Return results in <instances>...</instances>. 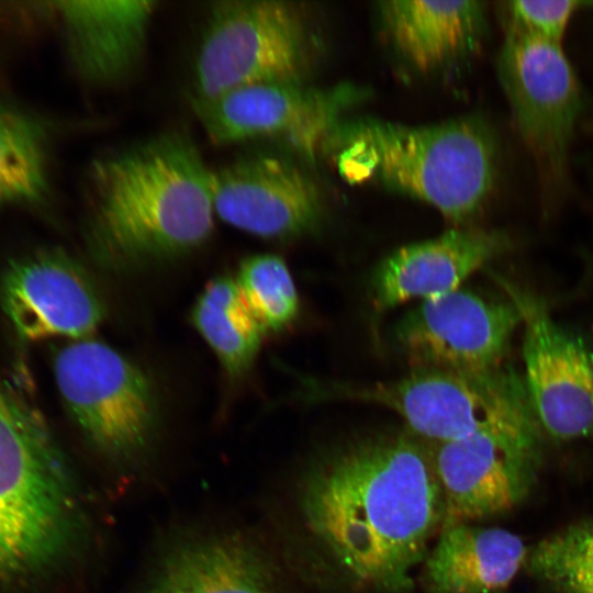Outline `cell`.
Segmentation results:
<instances>
[{"instance_id": "obj_1", "label": "cell", "mask_w": 593, "mask_h": 593, "mask_svg": "<svg viewBox=\"0 0 593 593\" xmlns=\"http://www.w3.org/2000/svg\"><path fill=\"white\" fill-rule=\"evenodd\" d=\"M298 502L307 532L334 564L355 583L387 593L413 588L443 521L430 450L412 433L333 449L305 471Z\"/></svg>"}, {"instance_id": "obj_2", "label": "cell", "mask_w": 593, "mask_h": 593, "mask_svg": "<svg viewBox=\"0 0 593 593\" xmlns=\"http://www.w3.org/2000/svg\"><path fill=\"white\" fill-rule=\"evenodd\" d=\"M88 178L85 238L105 268L170 259L212 233V170L187 133L163 132L102 154Z\"/></svg>"}, {"instance_id": "obj_3", "label": "cell", "mask_w": 593, "mask_h": 593, "mask_svg": "<svg viewBox=\"0 0 593 593\" xmlns=\"http://www.w3.org/2000/svg\"><path fill=\"white\" fill-rule=\"evenodd\" d=\"M323 148L348 181L374 180L454 223L474 216L496 181L495 135L474 116L417 126L370 118L339 122Z\"/></svg>"}, {"instance_id": "obj_4", "label": "cell", "mask_w": 593, "mask_h": 593, "mask_svg": "<svg viewBox=\"0 0 593 593\" xmlns=\"http://www.w3.org/2000/svg\"><path fill=\"white\" fill-rule=\"evenodd\" d=\"M74 482L42 415L0 379V572L61 557L79 533Z\"/></svg>"}, {"instance_id": "obj_5", "label": "cell", "mask_w": 593, "mask_h": 593, "mask_svg": "<svg viewBox=\"0 0 593 593\" xmlns=\"http://www.w3.org/2000/svg\"><path fill=\"white\" fill-rule=\"evenodd\" d=\"M310 400L377 404L402 417L410 433L435 444L470 436L530 409L523 381L506 367L482 372L413 369L373 383H305Z\"/></svg>"}, {"instance_id": "obj_6", "label": "cell", "mask_w": 593, "mask_h": 593, "mask_svg": "<svg viewBox=\"0 0 593 593\" xmlns=\"http://www.w3.org/2000/svg\"><path fill=\"white\" fill-rule=\"evenodd\" d=\"M310 53L304 20L291 3L216 2L195 54L191 99L255 83H301Z\"/></svg>"}, {"instance_id": "obj_7", "label": "cell", "mask_w": 593, "mask_h": 593, "mask_svg": "<svg viewBox=\"0 0 593 593\" xmlns=\"http://www.w3.org/2000/svg\"><path fill=\"white\" fill-rule=\"evenodd\" d=\"M58 390L89 443L114 461H130L150 444L157 401L144 372L112 347L80 339L54 358Z\"/></svg>"}, {"instance_id": "obj_8", "label": "cell", "mask_w": 593, "mask_h": 593, "mask_svg": "<svg viewBox=\"0 0 593 593\" xmlns=\"http://www.w3.org/2000/svg\"><path fill=\"white\" fill-rule=\"evenodd\" d=\"M537 428L528 410L465 438L435 444L430 455L443 496L440 529L504 513L523 501L538 462Z\"/></svg>"}, {"instance_id": "obj_9", "label": "cell", "mask_w": 593, "mask_h": 593, "mask_svg": "<svg viewBox=\"0 0 593 593\" xmlns=\"http://www.w3.org/2000/svg\"><path fill=\"white\" fill-rule=\"evenodd\" d=\"M497 72L514 124L541 176L560 184L584 99L561 43L507 27Z\"/></svg>"}, {"instance_id": "obj_10", "label": "cell", "mask_w": 593, "mask_h": 593, "mask_svg": "<svg viewBox=\"0 0 593 593\" xmlns=\"http://www.w3.org/2000/svg\"><path fill=\"white\" fill-rule=\"evenodd\" d=\"M501 282L521 314L523 384L538 426L557 440L593 438V348L536 295Z\"/></svg>"}, {"instance_id": "obj_11", "label": "cell", "mask_w": 593, "mask_h": 593, "mask_svg": "<svg viewBox=\"0 0 593 593\" xmlns=\"http://www.w3.org/2000/svg\"><path fill=\"white\" fill-rule=\"evenodd\" d=\"M521 314L511 301L457 289L424 300L393 329L413 369L482 372L502 366Z\"/></svg>"}, {"instance_id": "obj_12", "label": "cell", "mask_w": 593, "mask_h": 593, "mask_svg": "<svg viewBox=\"0 0 593 593\" xmlns=\"http://www.w3.org/2000/svg\"><path fill=\"white\" fill-rule=\"evenodd\" d=\"M357 97L348 87L320 90L301 83L266 82L191 99V105L216 145L279 135L312 159Z\"/></svg>"}, {"instance_id": "obj_13", "label": "cell", "mask_w": 593, "mask_h": 593, "mask_svg": "<svg viewBox=\"0 0 593 593\" xmlns=\"http://www.w3.org/2000/svg\"><path fill=\"white\" fill-rule=\"evenodd\" d=\"M214 213L223 222L265 238H288L314 228L320 192L305 172L279 155L246 152L212 170Z\"/></svg>"}, {"instance_id": "obj_14", "label": "cell", "mask_w": 593, "mask_h": 593, "mask_svg": "<svg viewBox=\"0 0 593 593\" xmlns=\"http://www.w3.org/2000/svg\"><path fill=\"white\" fill-rule=\"evenodd\" d=\"M2 309L25 340L86 338L103 316L99 294L87 271L59 249L13 261L0 284Z\"/></svg>"}, {"instance_id": "obj_15", "label": "cell", "mask_w": 593, "mask_h": 593, "mask_svg": "<svg viewBox=\"0 0 593 593\" xmlns=\"http://www.w3.org/2000/svg\"><path fill=\"white\" fill-rule=\"evenodd\" d=\"M139 593H277L261 549L236 530L182 536L158 557Z\"/></svg>"}, {"instance_id": "obj_16", "label": "cell", "mask_w": 593, "mask_h": 593, "mask_svg": "<svg viewBox=\"0 0 593 593\" xmlns=\"http://www.w3.org/2000/svg\"><path fill=\"white\" fill-rule=\"evenodd\" d=\"M507 246V237L500 232L452 230L400 247L373 271V305L383 312L412 299L424 301L452 292Z\"/></svg>"}, {"instance_id": "obj_17", "label": "cell", "mask_w": 593, "mask_h": 593, "mask_svg": "<svg viewBox=\"0 0 593 593\" xmlns=\"http://www.w3.org/2000/svg\"><path fill=\"white\" fill-rule=\"evenodd\" d=\"M155 1H57L69 59L86 81L109 86L127 78L145 52Z\"/></svg>"}, {"instance_id": "obj_18", "label": "cell", "mask_w": 593, "mask_h": 593, "mask_svg": "<svg viewBox=\"0 0 593 593\" xmlns=\"http://www.w3.org/2000/svg\"><path fill=\"white\" fill-rule=\"evenodd\" d=\"M379 11L394 47L425 74L469 57L485 35L479 1L391 0L380 2Z\"/></svg>"}, {"instance_id": "obj_19", "label": "cell", "mask_w": 593, "mask_h": 593, "mask_svg": "<svg viewBox=\"0 0 593 593\" xmlns=\"http://www.w3.org/2000/svg\"><path fill=\"white\" fill-rule=\"evenodd\" d=\"M523 539L506 529L457 524L438 533L423 561L427 593H497L526 563Z\"/></svg>"}, {"instance_id": "obj_20", "label": "cell", "mask_w": 593, "mask_h": 593, "mask_svg": "<svg viewBox=\"0 0 593 593\" xmlns=\"http://www.w3.org/2000/svg\"><path fill=\"white\" fill-rule=\"evenodd\" d=\"M49 193V134L43 120L0 101V209L40 205Z\"/></svg>"}, {"instance_id": "obj_21", "label": "cell", "mask_w": 593, "mask_h": 593, "mask_svg": "<svg viewBox=\"0 0 593 593\" xmlns=\"http://www.w3.org/2000/svg\"><path fill=\"white\" fill-rule=\"evenodd\" d=\"M191 318L230 377L239 378L250 368L265 332L235 279L221 276L211 280L199 295Z\"/></svg>"}, {"instance_id": "obj_22", "label": "cell", "mask_w": 593, "mask_h": 593, "mask_svg": "<svg viewBox=\"0 0 593 593\" xmlns=\"http://www.w3.org/2000/svg\"><path fill=\"white\" fill-rule=\"evenodd\" d=\"M526 566L559 593H593V521L542 539L528 552Z\"/></svg>"}, {"instance_id": "obj_23", "label": "cell", "mask_w": 593, "mask_h": 593, "mask_svg": "<svg viewBox=\"0 0 593 593\" xmlns=\"http://www.w3.org/2000/svg\"><path fill=\"white\" fill-rule=\"evenodd\" d=\"M235 280L265 333L278 332L295 318L299 311L298 292L280 257L262 254L246 258Z\"/></svg>"}, {"instance_id": "obj_24", "label": "cell", "mask_w": 593, "mask_h": 593, "mask_svg": "<svg viewBox=\"0 0 593 593\" xmlns=\"http://www.w3.org/2000/svg\"><path fill=\"white\" fill-rule=\"evenodd\" d=\"M593 1H524L504 3L507 27L544 40L561 43L571 16Z\"/></svg>"}]
</instances>
